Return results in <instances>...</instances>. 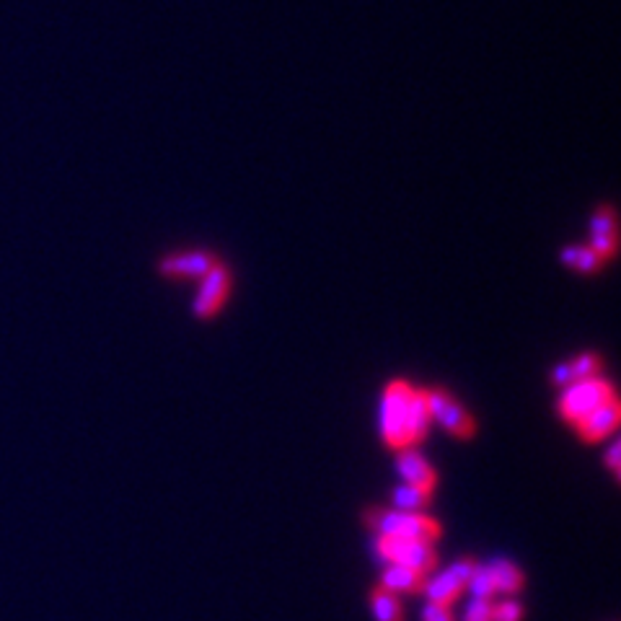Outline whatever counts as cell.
I'll return each mask as SVG.
<instances>
[{
	"mask_svg": "<svg viewBox=\"0 0 621 621\" xmlns=\"http://www.w3.org/2000/svg\"><path fill=\"white\" fill-rule=\"evenodd\" d=\"M371 611L376 621H404V609L399 596H394L391 590L378 585L371 593Z\"/></svg>",
	"mask_w": 621,
	"mask_h": 621,
	"instance_id": "cell-15",
	"label": "cell"
},
{
	"mask_svg": "<svg viewBox=\"0 0 621 621\" xmlns=\"http://www.w3.org/2000/svg\"><path fill=\"white\" fill-rule=\"evenodd\" d=\"M365 523L376 536H394V539H417L435 544L440 539V523L425 513L409 510H368Z\"/></svg>",
	"mask_w": 621,
	"mask_h": 621,
	"instance_id": "cell-2",
	"label": "cell"
},
{
	"mask_svg": "<svg viewBox=\"0 0 621 621\" xmlns=\"http://www.w3.org/2000/svg\"><path fill=\"white\" fill-rule=\"evenodd\" d=\"M477 570V559L464 557L453 562L451 567L435 575V578H427L425 580V593L427 603H438V606H448L451 609V603L458 601V596L464 593V588L469 585L471 575Z\"/></svg>",
	"mask_w": 621,
	"mask_h": 621,
	"instance_id": "cell-5",
	"label": "cell"
},
{
	"mask_svg": "<svg viewBox=\"0 0 621 621\" xmlns=\"http://www.w3.org/2000/svg\"><path fill=\"white\" fill-rule=\"evenodd\" d=\"M590 249L596 251L603 262L616 254V215L609 205H598L590 218Z\"/></svg>",
	"mask_w": 621,
	"mask_h": 621,
	"instance_id": "cell-11",
	"label": "cell"
},
{
	"mask_svg": "<svg viewBox=\"0 0 621 621\" xmlns=\"http://www.w3.org/2000/svg\"><path fill=\"white\" fill-rule=\"evenodd\" d=\"M376 554L386 565H399L430 575L438 565V552L433 544L417 539H394V536H376Z\"/></svg>",
	"mask_w": 621,
	"mask_h": 621,
	"instance_id": "cell-4",
	"label": "cell"
},
{
	"mask_svg": "<svg viewBox=\"0 0 621 621\" xmlns=\"http://www.w3.org/2000/svg\"><path fill=\"white\" fill-rule=\"evenodd\" d=\"M606 464H609L611 474H614V477L619 479V474H621V469H619V443H614V446H611L609 451H606Z\"/></svg>",
	"mask_w": 621,
	"mask_h": 621,
	"instance_id": "cell-22",
	"label": "cell"
},
{
	"mask_svg": "<svg viewBox=\"0 0 621 621\" xmlns=\"http://www.w3.org/2000/svg\"><path fill=\"white\" fill-rule=\"evenodd\" d=\"M559 259H562V264H567L570 270L585 272V275L603 267V259L598 257L590 246H567V249H562Z\"/></svg>",
	"mask_w": 621,
	"mask_h": 621,
	"instance_id": "cell-16",
	"label": "cell"
},
{
	"mask_svg": "<svg viewBox=\"0 0 621 621\" xmlns=\"http://www.w3.org/2000/svg\"><path fill=\"white\" fill-rule=\"evenodd\" d=\"M611 399H616V394L614 386L606 378H585V381L565 386V394L559 396V414H562V420L575 425L578 420H583L585 414H590L601 404L611 402Z\"/></svg>",
	"mask_w": 621,
	"mask_h": 621,
	"instance_id": "cell-3",
	"label": "cell"
},
{
	"mask_svg": "<svg viewBox=\"0 0 621 621\" xmlns=\"http://www.w3.org/2000/svg\"><path fill=\"white\" fill-rule=\"evenodd\" d=\"M218 259L210 254V251H176V254H169V257L161 259L158 270L161 275L174 277V280H184V277H205L207 272L213 270Z\"/></svg>",
	"mask_w": 621,
	"mask_h": 621,
	"instance_id": "cell-8",
	"label": "cell"
},
{
	"mask_svg": "<svg viewBox=\"0 0 621 621\" xmlns=\"http://www.w3.org/2000/svg\"><path fill=\"white\" fill-rule=\"evenodd\" d=\"M603 368V360L598 358L596 352H580L578 358L567 360V363H559L552 373V381L557 386H570V383L585 381V378L598 376Z\"/></svg>",
	"mask_w": 621,
	"mask_h": 621,
	"instance_id": "cell-12",
	"label": "cell"
},
{
	"mask_svg": "<svg viewBox=\"0 0 621 621\" xmlns=\"http://www.w3.org/2000/svg\"><path fill=\"white\" fill-rule=\"evenodd\" d=\"M464 621H492V601H484V598H474L466 609Z\"/></svg>",
	"mask_w": 621,
	"mask_h": 621,
	"instance_id": "cell-20",
	"label": "cell"
},
{
	"mask_svg": "<svg viewBox=\"0 0 621 621\" xmlns=\"http://www.w3.org/2000/svg\"><path fill=\"white\" fill-rule=\"evenodd\" d=\"M425 575H420L417 570H409V567L389 565L381 575V588L391 590L394 596H414V593H422L425 590Z\"/></svg>",
	"mask_w": 621,
	"mask_h": 621,
	"instance_id": "cell-13",
	"label": "cell"
},
{
	"mask_svg": "<svg viewBox=\"0 0 621 621\" xmlns=\"http://www.w3.org/2000/svg\"><path fill=\"white\" fill-rule=\"evenodd\" d=\"M228 293H231V270L226 264L218 262L205 277H200V290H197L195 303H192L197 319H213L226 303Z\"/></svg>",
	"mask_w": 621,
	"mask_h": 621,
	"instance_id": "cell-7",
	"label": "cell"
},
{
	"mask_svg": "<svg viewBox=\"0 0 621 621\" xmlns=\"http://www.w3.org/2000/svg\"><path fill=\"white\" fill-rule=\"evenodd\" d=\"M523 606L518 601H500L492 603V621H521Z\"/></svg>",
	"mask_w": 621,
	"mask_h": 621,
	"instance_id": "cell-19",
	"label": "cell"
},
{
	"mask_svg": "<svg viewBox=\"0 0 621 621\" xmlns=\"http://www.w3.org/2000/svg\"><path fill=\"white\" fill-rule=\"evenodd\" d=\"M396 471L402 477L404 484L414 487V490H422L427 495H433L435 484H438V474L435 469L425 461V456L414 451V448H407V451H399V458H396Z\"/></svg>",
	"mask_w": 621,
	"mask_h": 621,
	"instance_id": "cell-10",
	"label": "cell"
},
{
	"mask_svg": "<svg viewBox=\"0 0 621 621\" xmlns=\"http://www.w3.org/2000/svg\"><path fill=\"white\" fill-rule=\"evenodd\" d=\"M619 420H621L619 402L611 399V402L601 404L598 409L585 414L583 420H578L572 427H575V433H578L580 440H585V443H598V440L609 438V435L614 433L616 427H619Z\"/></svg>",
	"mask_w": 621,
	"mask_h": 621,
	"instance_id": "cell-9",
	"label": "cell"
},
{
	"mask_svg": "<svg viewBox=\"0 0 621 621\" xmlns=\"http://www.w3.org/2000/svg\"><path fill=\"white\" fill-rule=\"evenodd\" d=\"M487 567H490L492 572L497 593L513 596V593H518V590L523 588V572L518 570V565L508 562V559H495V562H490Z\"/></svg>",
	"mask_w": 621,
	"mask_h": 621,
	"instance_id": "cell-14",
	"label": "cell"
},
{
	"mask_svg": "<svg viewBox=\"0 0 621 621\" xmlns=\"http://www.w3.org/2000/svg\"><path fill=\"white\" fill-rule=\"evenodd\" d=\"M427 502H430V495L422 490H414L409 484H399L394 490V505L396 510H409V513H422Z\"/></svg>",
	"mask_w": 621,
	"mask_h": 621,
	"instance_id": "cell-17",
	"label": "cell"
},
{
	"mask_svg": "<svg viewBox=\"0 0 621 621\" xmlns=\"http://www.w3.org/2000/svg\"><path fill=\"white\" fill-rule=\"evenodd\" d=\"M427 394V409H430V420L438 422L443 430H448L456 438H471L477 425L471 420V414L466 412L464 404L453 399L446 389H425Z\"/></svg>",
	"mask_w": 621,
	"mask_h": 621,
	"instance_id": "cell-6",
	"label": "cell"
},
{
	"mask_svg": "<svg viewBox=\"0 0 621 621\" xmlns=\"http://www.w3.org/2000/svg\"><path fill=\"white\" fill-rule=\"evenodd\" d=\"M422 621H453V614L448 606H438V603H427L422 609Z\"/></svg>",
	"mask_w": 621,
	"mask_h": 621,
	"instance_id": "cell-21",
	"label": "cell"
},
{
	"mask_svg": "<svg viewBox=\"0 0 621 621\" xmlns=\"http://www.w3.org/2000/svg\"><path fill=\"white\" fill-rule=\"evenodd\" d=\"M469 588L474 593V598H484V601H492L497 596L495 580H492V572L487 565H477L474 575L469 580Z\"/></svg>",
	"mask_w": 621,
	"mask_h": 621,
	"instance_id": "cell-18",
	"label": "cell"
},
{
	"mask_svg": "<svg viewBox=\"0 0 621 621\" xmlns=\"http://www.w3.org/2000/svg\"><path fill=\"white\" fill-rule=\"evenodd\" d=\"M425 389L407 381H391L378 404V433L391 451H407L422 443L430 430Z\"/></svg>",
	"mask_w": 621,
	"mask_h": 621,
	"instance_id": "cell-1",
	"label": "cell"
}]
</instances>
